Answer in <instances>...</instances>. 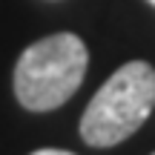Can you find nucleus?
<instances>
[{
  "label": "nucleus",
  "mask_w": 155,
  "mask_h": 155,
  "mask_svg": "<svg viewBox=\"0 0 155 155\" xmlns=\"http://www.w3.org/2000/svg\"><path fill=\"white\" fill-rule=\"evenodd\" d=\"M89 52L72 32L32 43L15 63V95L26 109L49 112L66 104L86 75Z\"/></svg>",
  "instance_id": "obj_2"
},
{
  "label": "nucleus",
  "mask_w": 155,
  "mask_h": 155,
  "mask_svg": "<svg viewBox=\"0 0 155 155\" xmlns=\"http://www.w3.org/2000/svg\"><path fill=\"white\" fill-rule=\"evenodd\" d=\"M32 155H75V152H66V150H35Z\"/></svg>",
  "instance_id": "obj_3"
},
{
  "label": "nucleus",
  "mask_w": 155,
  "mask_h": 155,
  "mask_svg": "<svg viewBox=\"0 0 155 155\" xmlns=\"http://www.w3.org/2000/svg\"><path fill=\"white\" fill-rule=\"evenodd\" d=\"M152 155H155V152H152Z\"/></svg>",
  "instance_id": "obj_5"
},
{
  "label": "nucleus",
  "mask_w": 155,
  "mask_h": 155,
  "mask_svg": "<svg viewBox=\"0 0 155 155\" xmlns=\"http://www.w3.org/2000/svg\"><path fill=\"white\" fill-rule=\"evenodd\" d=\"M155 109V69L147 61H129L89 101L81 118V138L89 147H115L138 132Z\"/></svg>",
  "instance_id": "obj_1"
},
{
  "label": "nucleus",
  "mask_w": 155,
  "mask_h": 155,
  "mask_svg": "<svg viewBox=\"0 0 155 155\" xmlns=\"http://www.w3.org/2000/svg\"><path fill=\"white\" fill-rule=\"evenodd\" d=\"M147 3H152V6H155V0H147Z\"/></svg>",
  "instance_id": "obj_4"
}]
</instances>
